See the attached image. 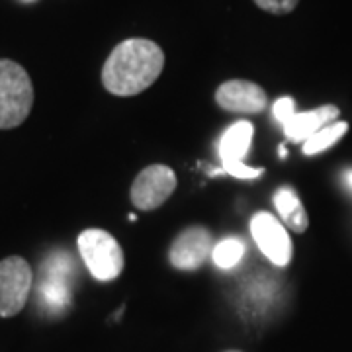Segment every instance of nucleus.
Listing matches in <instances>:
<instances>
[{"label": "nucleus", "mask_w": 352, "mask_h": 352, "mask_svg": "<svg viewBox=\"0 0 352 352\" xmlns=\"http://www.w3.org/2000/svg\"><path fill=\"white\" fill-rule=\"evenodd\" d=\"M164 69L163 50L151 39L118 43L102 69V85L113 96H135L155 85Z\"/></svg>", "instance_id": "obj_1"}, {"label": "nucleus", "mask_w": 352, "mask_h": 352, "mask_svg": "<svg viewBox=\"0 0 352 352\" xmlns=\"http://www.w3.org/2000/svg\"><path fill=\"white\" fill-rule=\"evenodd\" d=\"M34 106V85L24 67L0 59V129L22 126Z\"/></svg>", "instance_id": "obj_2"}, {"label": "nucleus", "mask_w": 352, "mask_h": 352, "mask_svg": "<svg viewBox=\"0 0 352 352\" xmlns=\"http://www.w3.org/2000/svg\"><path fill=\"white\" fill-rule=\"evenodd\" d=\"M76 245L88 272L96 280L110 282L124 272L126 256L112 233L104 229H85L78 235Z\"/></svg>", "instance_id": "obj_3"}, {"label": "nucleus", "mask_w": 352, "mask_h": 352, "mask_svg": "<svg viewBox=\"0 0 352 352\" xmlns=\"http://www.w3.org/2000/svg\"><path fill=\"white\" fill-rule=\"evenodd\" d=\"M34 282L32 266L22 256L0 261V317H14L25 307Z\"/></svg>", "instance_id": "obj_4"}, {"label": "nucleus", "mask_w": 352, "mask_h": 352, "mask_svg": "<svg viewBox=\"0 0 352 352\" xmlns=\"http://www.w3.org/2000/svg\"><path fill=\"white\" fill-rule=\"evenodd\" d=\"M176 190L175 170L166 164H151L143 168L131 184V201L141 212L161 208Z\"/></svg>", "instance_id": "obj_5"}, {"label": "nucleus", "mask_w": 352, "mask_h": 352, "mask_svg": "<svg viewBox=\"0 0 352 352\" xmlns=\"http://www.w3.org/2000/svg\"><path fill=\"white\" fill-rule=\"evenodd\" d=\"M252 124L241 120L237 124L227 129L226 133L221 135L219 141V157L223 163V170L227 175L235 176V178H258L263 175L264 168H252L249 164H245V155L249 153L252 143Z\"/></svg>", "instance_id": "obj_6"}, {"label": "nucleus", "mask_w": 352, "mask_h": 352, "mask_svg": "<svg viewBox=\"0 0 352 352\" xmlns=\"http://www.w3.org/2000/svg\"><path fill=\"white\" fill-rule=\"evenodd\" d=\"M251 235L264 256L276 266H288L292 261V239L276 215L258 212L251 219Z\"/></svg>", "instance_id": "obj_7"}, {"label": "nucleus", "mask_w": 352, "mask_h": 352, "mask_svg": "<svg viewBox=\"0 0 352 352\" xmlns=\"http://www.w3.org/2000/svg\"><path fill=\"white\" fill-rule=\"evenodd\" d=\"M214 247L212 233L206 227L192 226L173 241L168 258L178 270H198L214 252Z\"/></svg>", "instance_id": "obj_8"}, {"label": "nucleus", "mask_w": 352, "mask_h": 352, "mask_svg": "<svg viewBox=\"0 0 352 352\" xmlns=\"http://www.w3.org/2000/svg\"><path fill=\"white\" fill-rule=\"evenodd\" d=\"M215 102L227 112L235 113H261L268 104L266 92L261 85L241 78L227 80L217 88Z\"/></svg>", "instance_id": "obj_9"}, {"label": "nucleus", "mask_w": 352, "mask_h": 352, "mask_svg": "<svg viewBox=\"0 0 352 352\" xmlns=\"http://www.w3.org/2000/svg\"><path fill=\"white\" fill-rule=\"evenodd\" d=\"M337 118H339V108L337 106H321V108L311 110V112H296L286 124H282L284 135L288 138V141H294V143L307 141L314 133L329 126Z\"/></svg>", "instance_id": "obj_10"}, {"label": "nucleus", "mask_w": 352, "mask_h": 352, "mask_svg": "<svg viewBox=\"0 0 352 352\" xmlns=\"http://www.w3.org/2000/svg\"><path fill=\"white\" fill-rule=\"evenodd\" d=\"M274 206H276V212L282 217V221L294 233H305V229L309 227V217H307V212L303 208L300 196L294 190L289 188V186L276 190Z\"/></svg>", "instance_id": "obj_11"}, {"label": "nucleus", "mask_w": 352, "mask_h": 352, "mask_svg": "<svg viewBox=\"0 0 352 352\" xmlns=\"http://www.w3.org/2000/svg\"><path fill=\"white\" fill-rule=\"evenodd\" d=\"M349 131V124L346 122H335V124H329L323 129H319L317 133H314L307 141H303V153L307 157L317 155V153L325 151L329 147H333L342 135Z\"/></svg>", "instance_id": "obj_12"}, {"label": "nucleus", "mask_w": 352, "mask_h": 352, "mask_svg": "<svg viewBox=\"0 0 352 352\" xmlns=\"http://www.w3.org/2000/svg\"><path fill=\"white\" fill-rule=\"evenodd\" d=\"M245 254V245L243 241L235 239V237H227V239L219 241L214 247V263L219 268H233L235 264H239V261Z\"/></svg>", "instance_id": "obj_13"}, {"label": "nucleus", "mask_w": 352, "mask_h": 352, "mask_svg": "<svg viewBox=\"0 0 352 352\" xmlns=\"http://www.w3.org/2000/svg\"><path fill=\"white\" fill-rule=\"evenodd\" d=\"M254 4L264 12L282 16V14H289L292 10H296L300 0H254Z\"/></svg>", "instance_id": "obj_14"}, {"label": "nucleus", "mask_w": 352, "mask_h": 352, "mask_svg": "<svg viewBox=\"0 0 352 352\" xmlns=\"http://www.w3.org/2000/svg\"><path fill=\"white\" fill-rule=\"evenodd\" d=\"M274 118H276L280 124H286L289 118L296 113V102H294V98H289V96H284V98H280V100H276V104H274Z\"/></svg>", "instance_id": "obj_15"}, {"label": "nucleus", "mask_w": 352, "mask_h": 352, "mask_svg": "<svg viewBox=\"0 0 352 352\" xmlns=\"http://www.w3.org/2000/svg\"><path fill=\"white\" fill-rule=\"evenodd\" d=\"M346 182H349V186H351V188H352V170H351V173H349V175H346Z\"/></svg>", "instance_id": "obj_16"}, {"label": "nucleus", "mask_w": 352, "mask_h": 352, "mask_svg": "<svg viewBox=\"0 0 352 352\" xmlns=\"http://www.w3.org/2000/svg\"><path fill=\"white\" fill-rule=\"evenodd\" d=\"M227 352H241V351H227Z\"/></svg>", "instance_id": "obj_17"}]
</instances>
